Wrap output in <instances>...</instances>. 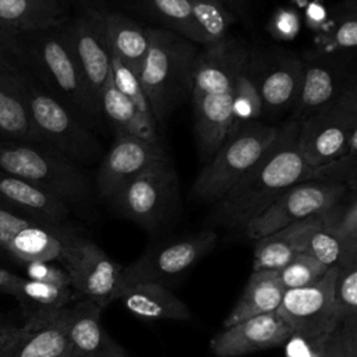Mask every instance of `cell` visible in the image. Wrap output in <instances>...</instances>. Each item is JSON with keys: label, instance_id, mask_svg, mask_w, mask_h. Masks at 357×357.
<instances>
[{"label": "cell", "instance_id": "cell-1", "mask_svg": "<svg viewBox=\"0 0 357 357\" xmlns=\"http://www.w3.org/2000/svg\"><path fill=\"white\" fill-rule=\"evenodd\" d=\"M300 123L290 120L266 153L218 201L208 218L213 226L244 229L279 195L291 185L312 180L314 167L308 166L297 148Z\"/></svg>", "mask_w": 357, "mask_h": 357}, {"label": "cell", "instance_id": "cell-2", "mask_svg": "<svg viewBox=\"0 0 357 357\" xmlns=\"http://www.w3.org/2000/svg\"><path fill=\"white\" fill-rule=\"evenodd\" d=\"M250 49L233 38L201 49L191 86L194 132L204 163L226 139L233 121L236 81Z\"/></svg>", "mask_w": 357, "mask_h": 357}, {"label": "cell", "instance_id": "cell-3", "mask_svg": "<svg viewBox=\"0 0 357 357\" xmlns=\"http://www.w3.org/2000/svg\"><path fill=\"white\" fill-rule=\"evenodd\" d=\"M18 36L26 68L33 78L88 127L99 124L103 119L100 107L82 77L68 38L67 21Z\"/></svg>", "mask_w": 357, "mask_h": 357}, {"label": "cell", "instance_id": "cell-4", "mask_svg": "<svg viewBox=\"0 0 357 357\" xmlns=\"http://www.w3.org/2000/svg\"><path fill=\"white\" fill-rule=\"evenodd\" d=\"M149 47L138 75L160 130L191 93L201 49L163 26H148Z\"/></svg>", "mask_w": 357, "mask_h": 357}, {"label": "cell", "instance_id": "cell-5", "mask_svg": "<svg viewBox=\"0 0 357 357\" xmlns=\"http://www.w3.org/2000/svg\"><path fill=\"white\" fill-rule=\"evenodd\" d=\"M0 169L63 201L70 209L93 204V185L79 165L31 142H0Z\"/></svg>", "mask_w": 357, "mask_h": 357}, {"label": "cell", "instance_id": "cell-6", "mask_svg": "<svg viewBox=\"0 0 357 357\" xmlns=\"http://www.w3.org/2000/svg\"><path fill=\"white\" fill-rule=\"evenodd\" d=\"M22 91L42 145L79 166L92 165L100 159L103 148L92 128L47 92L28 68L22 75Z\"/></svg>", "mask_w": 357, "mask_h": 357}, {"label": "cell", "instance_id": "cell-7", "mask_svg": "<svg viewBox=\"0 0 357 357\" xmlns=\"http://www.w3.org/2000/svg\"><path fill=\"white\" fill-rule=\"evenodd\" d=\"M279 127L250 123L226 137L198 173L191 197L204 204L218 202L272 146Z\"/></svg>", "mask_w": 357, "mask_h": 357}, {"label": "cell", "instance_id": "cell-8", "mask_svg": "<svg viewBox=\"0 0 357 357\" xmlns=\"http://www.w3.org/2000/svg\"><path fill=\"white\" fill-rule=\"evenodd\" d=\"M357 144V91L351 82L335 100L300 121L297 148L304 162L319 167Z\"/></svg>", "mask_w": 357, "mask_h": 357}, {"label": "cell", "instance_id": "cell-9", "mask_svg": "<svg viewBox=\"0 0 357 357\" xmlns=\"http://www.w3.org/2000/svg\"><path fill=\"white\" fill-rule=\"evenodd\" d=\"M178 199V176L170 159H163L130 180L107 202L124 219L156 230L174 213Z\"/></svg>", "mask_w": 357, "mask_h": 357}, {"label": "cell", "instance_id": "cell-10", "mask_svg": "<svg viewBox=\"0 0 357 357\" xmlns=\"http://www.w3.org/2000/svg\"><path fill=\"white\" fill-rule=\"evenodd\" d=\"M350 187L331 180H304L287 188L279 198L247 223L248 238L258 240L293 223L324 213L346 201Z\"/></svg>", "mask_w": 357, "mask_h": 357}, {"label": "cell", "instance_id": "cell-11", "mask_svg": "<svg viewBox=\"0 0 357 357\" xmlns=\"http://www.w3.org/2000/svg\"><path fill=\"white\" fill-rule=\"evenodd\" d=\"M336 265L315 283L286 290L278 308V315L291 331V336L301 337L315 349H321L328 336L340 322L333 303V280Z\"/></svg>", "mask_w": 357, "mask_h": 357}, {"label": "cell", "instance_id": "cell-12", "mask_svg": "<svg viewBox=\"0 0 357 357\" xmlns=\"http://www.w3.org/2000/svg\"><path fill=\"white\" fill-rule=\"evenodd\" d=\"M59 264L68 275L78 300H88L105 308L116 301L123 266L95 241L71 233Z\"/></svg>", "mask_w": 357, "mask_h": 357}, {"label": "cell", "instance_id": "cell-13", "mask_svg": "<svg viewBox=\"0 0 357 357\" xmlns=\"http://www.w3.org/2000/svg\"><path fill=\"white\" fill-rule=\"evenodd\" d=\"M216 241L218 233L208 227L146 250L137 261L123 266L119 293L124 287L141 282L167 286L178 280V278L213 250Z\"/></svg>", "mask_w": 357, "mask_h": 357}, {"label": "cell", "instance_id": "cell-14", "mask_svg": "<svg viewBox=\"0 0 357 357\" xmlns=\"http://www.w3.org/2000/svg\"><path fill=\"white\" fill-rule=\"evenodd\" d=\"M68 38L85 84L99 105L100 91L112 73V52L107 43L103 10L85 8L67 20Z\"/></svg>", "mask_w": 357, "mask_h": 357}, {"label": "cell", "instance_id": "cell-15", "mask_svg": "<svg viewBox=\"0 0 357 357\" xmlns=\"http://www.w3.org/2000/svg\"><path fill=\"white\" fill-rule=\"evenodd\" d=\"M163 159H170L166 149H159L130 135L116 137L99 163L95 178L98 195L109 201L130 180L156 160Z\"/></svg>", "mask_w": 357, "mask_h": 357}, {"label": "cell", "instance_id": "cell-16", "mask_svg": "<svg viewBox=\"0 0 357 357\" xmlns=\"http://www.w3.org/2000/svg\"><path fill=\"white\" fill-rule=\"evenodd\" d=\"M291 337V331L278 312L257 315L223 328L212 340L216 357H241L255 351L275 349Z\"/></svg>", "mask_w": 357, "mask_h": 357}, {"label": "cell", "instance_id": "cell-17", "mask_svg": "<svg viewBox=\"0 0 357 357\" xmlns=\"http://www.w3.org/2000/svg\"><path fill=\"white\" fill-rule=\"evenodd\" d=\"M351 82L353 77L335 59L324 54H311L303 59V75L297 100L293 107V120L303 121L311 113L335 100Z\"/></svg>", "mask_w": 357, "mask_h": 357}, {"label": "cell", "instance_id": "cell-18", "mask_svg": "<svg viewBox=\"0 0 357 357\" xmlns=\"http://www.w3.org/2000/svg\"><path fill=\"white\" fill-rule=\"evenodd\" d=\"M102 307L88 300L67 305L68 357H130L102 324Z\"/></svg>", "mask_w": 357, "mask_h": 357}, {"label": "cell", "instance_id": "cell-19", "mask_svg": "<svg viewBox=\"0 0 357 357\" xmlns=\"http://www.w3.org/2000/svg\"><path fill=\"white\" fill-rule=\"evenodd\" d=\"M303 75V59L289 52L258 59L262 114L275 116L294 107Z\"/></svg>", "mask_w": 357, "mask_h": 357}, {"label": "cell", "instance_id": "cell-20", "mask_svg": "<svg viewBox=\"0 0 357 357\" xmlns=\"http://www.w3.org/2000/svg\"><path fill=\"white\" fill-rule=\"evenodd\" d=\"M67 307L49 321H25L1 344L0 357H68Z\"/></svg>", "mask_w": 357, "mask_h": 357}, {"label": "cell", "instance_id": "cell-21", "mask_svg": "<svg viewBox=\"0 0 357 357\" xmlns=\"http://www.w3.org/2000/svg\"><path fill=\"white\" fill-rule=\"evenodd\" d=\"M0 202L35 220L63 226L70 208L54 195L0 169Z\"/></svg>", "mask_w": 357, "mask_h": 357}, {"label": "cell", "instance_id": "cell-22", "mask_svg": "<svg viewBox=\"0 0 357 357\" xmlns=\"http://www.w3.org/2000/svg\"><path fill=\"white\" fill-rule=\"evenodd\" d=\"M131 314L146 321H190L191 312L167 286L141 282L124 287L116 297Z\"/></svg>", "mask_w": 357, "mask_h": 357}, {"label": "cell", "instance_id": "cell-23", "mask_svg": "<svg viewBox=\"0 0 357 357\" xmlns=\"http://www.w3.org/2000/svg\"><path fill=\"white\" fill-rule=\"evenodd\" d=\"M99 107L102 117L112 127L114 137L130 135L159 149H166L162 138V130L158 127H149L139 120L131 102L116 86L112 73L100 91Z\"/></svg>", "mask_w": 357, "mask_h": 357}, {"label": "cell", "instance_id": "cell-24", "mask_svg": "<svg viewBox=\"0 0 357 357\" xmlns=\"http://www.w3.org/2000/svg\"><path fill=\"white\" fill-rule=\"evenodd\" d=\"M64 0H0V29L21 35L67 21Z\"/></svg>", "mask_w": 357, "mask_h": 357}, {"label": "cell", "instance_id": "cell-25", "mask_svg": "<svg viewBox=\"0 0 357 357\" xmlns=\"http://www.w3.org/2000/svg\"><path fill=\"white\" fill-rule=\"evenodd\" d=\"M103 25L112 56L138 77L149 47L148 26L110 10H103Z\"/></svg>", "mask_w": 357, "mask_h": 357}, {"label": "cell", "instance_id": "cell-26", "mask_svg": "<svg viewBox=\"0 0 357 357\" xmlns=\"http://www.w3.org/2000/svg\"><path fill=\"white\" fill-rule=\"evenodd\" d=\"M24 73L17 77H0V142H31L42 145L33 128L24 96Z\"/></svg>", "mask_w": 357, "mask_h": 357}, {"label": "cell", "instance_id": "cell-27", "mask_svg": "<svg viewBox=\"0 0 357 357\" xmlns=\"http://www.w3.org/2000/svg\"><path fill=\"white\" fill-rule=\"evenodd\" d=\"M71 233L64 226L33 222L11 240L7 254L24 264L59 262Z\"/></svg>", "mask_w": 357, "mask_h": 357}, {"label": "cell", "instance_id": "cell-28", "mask_svg": "<svg viewBox=\"0 0 357 357\" xmlns=\"http://www.w3.org/2000/svg\"><path fill=\"white\" fill-rule=\"evenodd\" d=\"M284 291L276 271H252L240 298L223 321V328L257 315L276 312Z\"/></svg>", "mask_w": 357, "mask_h": 357}, {"label": "cell", "instance_id": "cell-29", "mask_svg": "<svg viewBox=\"0 0 357 357\" xmlns=\"http://www.w3.org/2000/svg\"><path fill=\"white\" fill-rule=\"evenodd\" d=\"M10 294L22 307L26 321H49L66 308L73 297V289L29 278L18 276Z\"/></svg>", "mask_w": 357, "mask_h": 357}, {"label": "cell", "instance_id": "cell-30", "mask_svg": "<svg viewBox=\"0 0 357 357\" xmlns=\"http://www.w3.org/2000/svg\"><path fill=\"white\" fill-rule=\"evenodd\" d=\"M308 219L255 240L252 271H280L297 254L304 252Z\"/></svg>", "mask_w": 357, "mask_h": 357}, {"label": "cell", "instance_id": "cell-31", "mask_svg": "<svg viewBox=\"0 0 357 357\" xmlns=\"http://www.w3.org/2000/svg\"><path fill=\"white\" fill-rule=\"evenodd\" d=\"M262 116V100L259 93L258 57L250 50L244 64L241 66L234 91L233 121L227 135L236 132L241 127L258 121Z\"/></svg>", "mask_w": 357, "mask_h": 357}, {"label": "cell", "instance_id": "cell-32", "mask_svg": "<svg viewBox=\"0 0 357 357\" xmlns=\"http://www.w3.org/2000/svg\"><path fill=\"white\" fill-rule=\"evenodd\" d=\"M139 3L145 11L165 24L163 28L176 32L195 45L205 46V39L194 20L188 0H139Z\"/></svg>", "mask_w": 357, "mask_h": 357}, {"label": "cell", "instance_id": "cell-33", "mask_svg": "<svg viewBox=\"0 0 357 357\" xmlns=\"http://www.w3.org/2000/svg\"><path fill=\"white\" fill-rule=\"evenodd\" d=\"M194 20L205 39V46H212L227 38L234 14L223 0H188ZM204 46V47H205Z\"/></svg>", "mask_w": 357, "mask_h": 357}, {"label": "cell", "instance_id": "cell-34", "mask_svg": "<svg viewBox=\"0 0 357 357\" xmlns=\"http://www.w3.org/2000/svg\"><path fill=\"white\" fill-rule=\"evenodd\" d=\"M333 303L340 322L357 318V252L342 257L336 264Z\"/></svg>", "mask_w": 357, "mask_h": 357}, {"label": "cell", "instance_id": "cell-35", "mask_svg": "<svg viewBox=\"0 0 357 357\" xmlns=\"http://www.w3.org/2000/svg\"><path fill=\"white\" fill-rule=\"evenodd\" d=\"M112 77L116 86L127 96V99L134 106L139 120L149 127L160 128L156 123L152 107L139 84L138 77L132 74L120 60H117L113 56H112Z\"/></svg>", "mask_w": 357, "mask_h": 357}, {"label": "cell", "instance_id": "cell-36", "mask_svg": "<svg viewBox=\"0 0 357 357\" xmlns=\"http://www.w3.org/2000/svg\"><path fill=\"white\" fill-rule=\"evenodd\" d=\"M329 268L331 266H326L312 255L300 252L287 265L278 271V276L284 290H290L315 283L328 272Z\"/></svg>", "mask_w": 357, "mask_h": 357}, {"label": "cell", "instance_id": "cell-37", "mask_svg": "<svg viewBox=\"0 0 357 357\" xmlns=\"http://www.w3.org/2000/svg\"><path fill=\"white\" fill-rule=\"evenodd\" d=\"M325 43L336 50H354L357 46V14L351 4L336 18Z\"/></svg>", "mask_w": 357, "mask_h": 357}, {"label": "cell", "instance_id": "cell-38", "mask_svg": "<svg viewBox=\"0 0 357 357\" xmlns=\"http://www.w3.org/2000/svg\"><path fill=\"white\" fill-rule=\"evenodd\" d=\"M26 70L18 35L0 29V77H17Z\"/></svg>", "mask_w": 357, "mask_h": 357}, {"label": "cell", "instance_id": "cell-39", "mask_svg": "<svg viewBox=\"0 0 357 357\" xmlns=\"http://www.w3.org/2000/svg\"><path fill=\"white\" fill-rule=\"evenodd\" d=\"M357 335V318L344 321L333 331L319 349V357H349L353 336Z\"/></svg>", "mask_w": 357, "mask_h": 357}, {"label": "cell", "instance_id": "cell-40", "mask_svg": "<svg viewBox=\"0 0 357 357\" xmlns=\"http://www.w3.org/2000/svg\"><path fill=\"white\" fill-rule=\"evenodd\" d=\"M35 220L21 212L4 205L0 202V250L7 252L11 240L26 226H29Z\"/></svg>", "mask_w": 357, "mask_h": 357}, {"label": "cell", "instance_id": "cell-41", "mask_svg": "<svg viewBox=\"0 0 357 357\" xmlns=\"http://www.w3.org/2000/svg\"><path fill=\"white\" fill-rule=\"evenodd\" d=\"M301 28L300 15L291 8H280L272 17L269 24V32L283 40H291L297 36Z\"/></svg>", "mask_w": 357, "mask_h": 357}, {"label": "cell", "instance_id": "cell-42", "mask_svg": "<svg viewBox=\"0 0 357 357\" xmlns=\"http://www.w3.org/2000/svg\"><path fill=\"white\" fill-rule=\"evenodd\" d=\"M26 275L29 279L40 280L57 286H70V279L67 272L60 264L56 262H31L26 264Z\"/></svg>", "mask_w": 357, "mask_h": 357}, {"label": "cell", "instance_id": "cell-43", "mask_svg": "<svg viewBox=\"0 0 357 357\" xmlns=\"http://www.w3.org/2000/svg\"><path fill=\"white\" fill-rule=\"evenodd\" d=\"M286 356L287 357H319V349L312 347L301 337L291 336L287 342Z\"/></svg>", "mask_w": 357, "mask_h": 357}, {"label": "cell", "instance_id": "cell-44", "mask_svg": "<svg viewBox=\"0 0 357 357\" xmlns=\"http://www.w3.org/2000/svg\"><path fill=\"white\" fill-rule=\"evenodd\" d=\"M225 4L230 8L236 18L247 20L248 18V4L250 0H223Z\"/></svg>", "mask_w": 357, "mask_h": 357}, {"label": "cell", "instance_id": "cell-45", "mask_svg": "<svg viewBox=\"0 0 357 357\" xmlns=\"http://www.w3.org/2000/svg\"><path fill=\"white\" fill-rule=\"evenodd\" d=\"M305 15H307V21L311 26H314L315 22H322V20H325V10L318 6V4H310L307 11H305Z\"/></svg>", "mask_w": 357, "mask_h": 357}, {"label": "cell", "instance_id": "cell-46", "mask_svg": "<svg viewBox=\"0 0 357 357\" xmlns=\"http://www.w3.org/2000/svg\"><path fill=\"white\" fill-rule=\"evenodd\" d=\"M18 326L0 312V344L17 329Z\"/></svg>", "mask_w": 357, "mask_h": 357}, {"label": "cell", "instance_id": "cell-47", "mask_svg": "<svg viewBox=\"0 0 357 357\" xmlns=\"http://www.w3.org/2000/svg\"><path fill=\"white\" fill-rule=\"evenodd\" d=\"M81 1L84 3V6H82V7H85V8H96V10H103V8L100 7V4L106 3L107 0H81Z\"/></svg>", "mask_w": 357, "mask_h": 357}, {"label": "cell", "instance_id": "cell-48", "mask_svg": "<svg viewBox=\"0 0 357 357\" xmlns=\"http://www.w3.org/2000/svg\"><path fill=\"white\" fill-rule=\"evenodd\" d=\"M349 357H357V335L353 336L349 347Z\"/></svg>", "mask_w": 357, "mask_h": 357}, {"label": "cell", "instance_id": "cell-49", "mask_svg": "<svg viewBox=\"0 0 357 357\" xmlns=\"http://www.w3.org/2000/svg\"><path fill=\"white\" fill-rule=\"evenodd\" d=\"M0 251H1V250H0Z\"/></svg>", "mask_w": 357, "mask_h": 357}]
</instances>
